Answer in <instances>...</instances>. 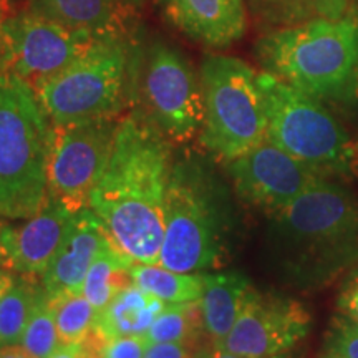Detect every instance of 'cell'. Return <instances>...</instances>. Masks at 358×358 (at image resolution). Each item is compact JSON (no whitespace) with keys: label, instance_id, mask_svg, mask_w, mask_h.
Masks as SVG:
<instances>
[{"label":"cell","instance_id":"cell-1","mask_svg":"<svg viewBox=\"0 0 358 358\" xmlns=\"http://www.w3.org/2000/svg\"><path fill=\"white\" fill-rule=\"evenodd\" d=\"M173 164L171 141L141 110L120 120L108 164L88 208L110 243L131 262L159 261Z\"/></svg>","mask_w":358,"mask_h":358},{"label":"cell","instance_id":"cell-2","mask_svg":"<svg viewBox=\"0 0 358 358\" xmlns=\"http://www.w3.org/2000/svg\"><path fill=\"white\" fill-rule=\"evenodd\" d=\"M267 244L289 285L315 290L332 284L358 266V198L338 179L320 178L271 214Z\"/></svg>","mask_w":358,"mask_h":358},{"label":"cell","instance_id":"cell-3","mask_svg":"<svg viewBox=\"0 0 358 358\" xmlns=\"http://www.w3.org/2000/svg\"><path fill=\"white\" fill-rule=\"evenodd\" d=\"M264 71L320 101L357 105L358 10L272 30L256 45Z\"/></svg>","mask_w":358,"mask_h":358},{"label":"cell","instance_id":"cell-4","mask_svg":"<svg viewBox=\"0 0 358 358\" xmlns=\"http://www.w3.org/2000/svg\"><path fill=\"white\" fill-rule=\"evenodd\" d=\"M232 227L229 192L211 163L199 155L174 159L158 264L186 274L217 266Z\"/></svg>","mask_w":358,"mask_h":358},{"label":"cell","instance_id":"cell-5","mask_svg":"<svg viewBox=\"0 0 358 358\" xmlns=\"http://www.w3.org/2000/svg\"><path fill=\"white\" fill-rule=\"evenodd\" d=\"M52 123L34 87L0 71V219L25 221L48 201Z\"/></svg>","mask_w":358,"mask_h":358},{"label":"cell","instance_id":"cell-6","mask_svg":"<svg viewBox=\"0 0 358 358\" xmlns=\"http://www.w3.org/2000/svg\"><path fill=\"white\" fill-rule=\"evenodd\" d=\"M131 35L98 37L78 58L35 87L52 127L116 118L133 88Z\"/></svg>","mask_w":358,"mask_h":358},{"label":"cell","instance_id":"cell-7","mask_svg":"<svg viewBox=\"0 0 358 358\" xmlns=\"http://www.w3.org/2000/svg\"><path fill=\"white\" fill-rule=\"evenodd\" d=\"M266 100V140L324 178L348 179L358 171V146L324 101L268 71L259 73Z\"/></svg>","mask_w":358,"mask_h":358},{"label":"cell","instance_id":"cell-8","mask_svg":"<svg viewBox=\"0 0 358 358\" xmlns=\"http://www.w3.org/2000/svg\"><path fill=\"white\" fill-rule=\"evenodd\" d=\"M204 116L199 145L229 163L266 141V100L252 66L227 55L204 58L199 71Z\"/></svg>","mask_w":358,"mask_h":358},{"label":"cell","instance_id":"cell-9","mask_svg":"<svg viewBox=\"0 0 358 358\" xmlns=\"http://www.w3.org/2000/svg\"><path fill=\"white\" fill-rule=\"evenodd\" d=\"M133 87L140 90L141 111L171 143H187L203 127L201 80L189 60L161 40L136 52Z\"/></svg>","mask_w":358,"mask_h":358},{"label":"cell","instance_id":"cell-10","mask_svg":"<svg viewBox=\"0 0 358 358\" xmlns=\"http://www.w3.org/2000/svg\"><path fill=\"white\" fill-rule=\"evenodd\" d=\"M98 37L25 10L7 13L0 42V71L35 88L78 58Z\"/></svg>","mask_w":358,"mask_h":358},{"label":"cell","instance_id":"cell-11","mask_svg":"<svg viewBox=\"0 0 358 358\" xmlns=\"http://www.w3.org/2000/svg\"><path fill=\"white\" fill-rule=\"evenodd\" d=\"M118 120H93L52 127L48 158V198L70 211L87 208L113 150Z\"/></svg>","mask_w":358,"mask_h":358},{"label":"cell","instance_id":"cell-12","mask_svg":"<svg viewBox=\"0 0 358 358\" xmlns=\"http://www.w3.org/2000/svg\"><path fill=\"white\" fill-rule=\"evenodd\" d=\"M310 325V313L303 303L250 285L234 327L217 347L241 358L284 355L307 337Z\"/></svg>","mask_w":358,"mask_h":358},{"label":"cell","instance_id":"cell-13","mask_svg":"<svg viewBox=\"0 0 358 358\" xmlns=\"http://www.w3.org/2000/svg\"><path fill=\"white\" fill-rule=\"evenodd\" d=\"M226 169L237 196L268 216L324 178L267 140L226 163Z\"/></svg>","mask_w":358,"mask_h":358},{"label":"cell","instance_id":"cell-14","mask_svg":"<svg viewBox=\"0 0 358 358\" xmlns=\"http://www.w3.org/2000/svg\"><path fill=\"white\" fill-rule=\"evenodd\" d=\"M73 214L64 203L48 198L37 214L20 226L8 227L7 248L12 271L29 279H42L64 243Z\"/></svg>","mask_w":358,"mask_h":358},{"label":"cell","instance_id":"cell-15","mask_svg":"<svg viewBox=\"0 0 358 358\" xmlns=\"http://www.w3.org/2000/svg\"><path fill=\"white\" fill-rule=\"evenodd\" d=\"M108 241L100 219L88 206L75 213L64 243L40 279L45 292L53 297L82 289L88 268Z\"/></svg>","mask_w":358,"mask_h":358},{"label":"cell","instance_id":"cell-16","mask_svg":"<svg viewBox=\"0 0 358 358\" xmlns=\"http://www.w3.org/2000/svg\"><path fill=\"white\" fill-rule=\"evenodd\" d=\"M168 20L187 37L226 48L245 32L244 0H159Z\"/></svg>","mask_w":358,"mask_h":358},{"label":"cell","instance_id":"cell-17","mask_svg":"<svg viewBox=\"0 0 358 358\" xmlns=\"http://www.w3.org/2000/svg\"><path fill=\"white\" fill-rule=\"evenodd\" d=\"M145 0H27V10L95 37L129 35Z\"/></svg>","mask_w":358,"mask_h":358},{"label":"cell","instance_id":"cell-18","mask_svg":"<svg viewBox=\"0 0 358 358\" xmlns=\"http://www.w3.org/2000/svg\"><path fill=\"white\" fill-rule=\"evenodd\" d=\"M204 289L199 299L204 334L213 345H219L234 327L250 282L239 272L203 274Z\"/></svg>","mask_w":358,"mask_h":358},{"label":"cell","instance_id":"cell-19","mask_svg":"<svg viewBox=\"0 0 358 358\" xmlns=\"http://www.w3.org/2000/svg\"><path fill=\"white\" fill-rule=\"evenodd\" d=\"M164 307L166 303L158 297L129 284L96 312L93 330L103 340L146 335Z\"/></svg>","mask_w":358,"mask_h":358},{"label":"cell","instance_id":"cell-20","mask_svg":"<svg viewBox=\"0 0 358 358\" xmlns=\"http://www.w3.org/2000/svg\"><path fill=\"white\" fill-rule=\"evenodd\" d=\"M133 284L155 295L164 303L199 302L204 289V277L199 272H178L161 264L133 262L129 266Z\"/></svg>","mask_w":358,"mask_h":358},{"label":"cell","instance_id":"cell-21","mask_svg":"<svg viewBox=\"0 0 358 358\" xmlns=\"http://www.w3.org/2000/svg\"><path fill=\"white\" fill-rule=\"evenodd\" d=\"M131 261L124 257L113 244L106 243L100 250L92 267L88 268L82 284V294L98 310L108 303L120 290L133 284L129 275Z\"/></svg>","mask_w":358,"mask_h":358},{"label":"cell","instance_id":"cell-22","mask_svg":"<svg viewBox=\"0 0 358 358\" xmlns=\"http://www.w3.org/2000/svg\"><path fill=\"white\" fill-rule=\"evenodd\" d=\"M42 290L37 279L17 277L0 299V347L20 343Z\"/></svg>","mask_w":358,"mask_h":358},{"label":"cell","instance_id":"cell-23","mask_svg":"<svg viewBox=\"0 0 358 358\" xmlns=\"http://www.w3.org/2000/svg\"><path fill=\"white\" fill-rule=\"evenodd\" d=\"M199 332H204L199 302L166 303L148 330L146 338L150 343L173 342L194 347Z\"/></svg>","mask_w":358,"mask_h":358},{"label":"cell","instance_id":"cell-24","mask_svg":"<svg viewBox=\"0 0 358 358\" xmlns=\"http://www.w3.org/2000/svg\"><path fill=\"white\" fill-rule=\"evenodd\" d=\"M254 3L262 15L289 25L312 19H335L353 8L352 0H254Z\"/></svg>","mask_w":358,"mask_h":358},{"label":"cell","instance_id":"cell-25","mask_svg":"<svg viewBox=\"0 0 358 358\" xmlns=\"http://www.w3.org/2000/svg\"><path fill=\"white\" fill-rule=\"evenodd\" d=\"M50 301L62 345L78 343L87 338L95 325L96 308L85 297L82 290L53 295Z\"/></svg>","mask_w":358,"mask_h":358},{"label":"cell","instance_id":"cell-26","mask_svg":"<svg viewBox=\"0 0 358 358\" xmlns=\"http://www.w3.org/2000/svg\"><path fill=\"white\" fill-rule=\"evenodd\" d=\"M20 345L37 358H50L62 345L50 295L45 292L43 287L22 335Z\"/></svg>","mask_w":358,"mask_h":358},{"label":"cell","instance_id":"cell-27","mask_svg":"<svg viewBox=\"0 0 358 358\" xmlns=\"http://www.w3.org/2000/svg\"><path fill=\"white\" fill-rule=\"evenodd\" d=\"M325 343L343 358H358V324L337 313L330 324Z\"/></svg>","mask_w":358,"mask_h":358},{"label":"cell","instance_id":"cell-28","mask_svg":"<svg viewBox=\"0 0 358 358\" xmlns=\"http://www.w3.org/2000/svg\"><path fill=\"white\" fill-rule=\"evenodd\" d=\"M150 347L146 335H131V337H115L105 340L100 358H145Z\"/></svg>","mask_w":358,"mask_h":358},{"label":"cell","instance_id":"cell-29","mask_svg":"<svg viewBox=\"0 0 358 358\" xmlns=\"http://www.w3.org/2000/svg\"><path fill=\"white\" fill-rule=\"evenodd\" d=\"M335 306L337 313L358 324V266L352 268L343 279Z\"/></svg>","mask_w":358,"mask_h":358},{"label":"cell","instance_id":"cell-30","mask_svg":"<svg viewBox=\"0 0 358 358\" xmlns=\"http://www.w3.org/2000/svg\"><path fill=\"white\" fill-rule=\"evenodd\" d=\"M145 358H192V347L186 343H150Z\"/></svg>","mask_w":358,"mask_h":358},{"label":"cell","instance_id":"cell-31","mask_svg":"<svg viewBox=\"0 0 358 358\" xmlns=\"http://www.w3.org/2000/svg\"><path fill=\"white\" fill-rule=\"evenodd\" d=\"M8 227H10V224H7L3 219H0V268H8V271H12L10 254H8L7 248Z\"/></svg>","mask_w":358,"mask_h":358},{"label":"cell","instance_id":"cell-32","mask_svg":"<svg viewBox=\"0 0 358 358\" xmlns=\"http://www.w3.org/2000/svg\"><path fill=\"white\" fill-rule=\"evenodd\" d=\"M0 358H37L30 352H27L20 343L17 345H6L0 347Z\"/></svg>","mask_w":358,"mask_h":358},{"label":"cell","instance_id":"cell-33","mask_svg":"<svg viewBox=\"0 0 358 358\" xmlns=\"http://www.w3.org/2000/svg\"><path fill=\"white\" fill-rule=\"evenodd\" d=\"M17 275L13 274V271H8V268H0V299L2 295L10 289V285L15 282Z\"/></svg>","mask_w":358,"mask_h":358},{"label":"cell","instance_id":"cell-34","mask_svg":"<svg viewBox=\"0 0 358 358\" xmlns=\"http://www.w3.org/2000/svg\"><path fill=\"white\" fill-rule=\"evenodd\" d=\"M206 358H241V357H237V355H234V353L224 350V348H221V347L213 345L211 352H209V355Z\"/></svg>","mask_w":358,"mask_h":358},{"label":"cell","instance_id":"cell-35","mask_svg":"<svg viewBox=\"0 0 358 358\" xmlns=\"http://www.w3.org/2000/svg\"><path fill=\"white\" fill-rule=\"evenodd\" d=\"M319 358H343L342 355H340V353L335 350V348H332L329 345V343H325V347H324V352L320 353V357Z\"/></svg>","mask_w":358,"mask_h":358},{"label":"cell","instance_id":"cell-36","mask_svg":"<svg viewBox=\"0 0 358 358\" xmlns=\"http://www.w3.org/2000/svg\"><path fill=\"white\" fill-rule=\"evenodd\" d=\"M7 13H8V7L6 6L3 0H0V42H2V29H3V22H6Z\"/></svg>","mask_w":358,"mask_h":358},{"label":"cell","instance_id":"cell-37","mask_svg":"<svg viewBox=\"0 0 358 358\" xmlns=\"http://www.w3.org/2000/svg\"><path fill=\"white\" fill-rule=\"evenodd\" d=\"M266 358H292L289 353H284V355H274V357H266Z\"/></svg>","mask_w":358,"mask_h":358},{"label":"cell","instance_id":"cell-38","mask_svg":"<svg viewBox=\"0 0 358 358\" xmlns=\"http://www.w3.org/2000/svg\"><path fill=\"white\" fill-rule=\"evenodd\" d=\"M3 2H6V6H7L8 8H10V6H12V3L19 2V0H3Z\"/></svg>","mask_w":358,"mask_h":358},{"label":"cell","instance_id":"cell-39","mask_svg":"<svg viewBox=\"0 0 358 358\" xmlns=\"http://www.w3.org/2000/svg\"><path fill=\"white\" fill-rule=\"evenodd\" d=\"M357 105H358V92H357Z\"/></svg>","mask_w":358,"mask_h":358}]
</instances>
